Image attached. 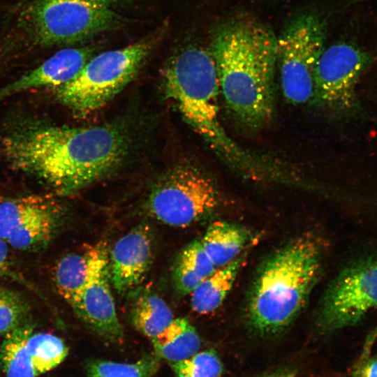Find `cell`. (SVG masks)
I'll return each mask as SVG.
<instances>
[{"mask_svg": "<svg viewBox=\"0 0 377 377\" xmlns=\"http://www.w3.org/2000/svg\"><path fill=\"white\" fill-rule=\"evenodd\" d=\"M323 251L316 237L302 235L263 262L246 306L247 321L257 334H280L304 309L321 275Z\"/></svg>", "mask_w": 377, "mask_h": 377, "instance_id": "obj_3", "label": "cell"}, {"mask_svg": "<svg viewBox=\"0 0 377 377\" xmlns=\"http://www.w3.org/2000/svg\"><path fill=\"white\" fill-rule=\"evenodd\" d=\"M151 341L154 353L169 363L191 357L199 351L201 346L195 328L184 318H175Z\"/></svg>", "mask_w": 377, "mask_h": 377, "instance_id": "obj_18", "label": "cell"}, {"mask_svg": "<svg viewBox=\"0 0 377 377\" xmlns=\"http://www.w3.org/2000/svg\"><path fill=\"white\" fill-rule=\"evenodd\" d=\"M100 243L63 256L57 263L54 281L59 295L71 305L85 286L91 274Z\"/></svg>", "mask_w": 377, "mask_h": 377, "instance_id": "obj_16", "label": "cell"}, {"mask_svg": "<svg viewBox=\"0 0 377 377\" xmlns=\"http://www.w3.org/2000/svg\"><path fill=\"white\" fill-rule=\"evenodd\" d=\"M154 254L151 227L139 224L114 244L108 254L110 282L119 293L138 286L150 269Z\"/></svg>", "mask_w": 377, "mask_h": 377, "instance_id": "obj_14", "label": "cell"}, {"mask_svg": "<svg viewBox=\"0 0 377 377\" xmlns=\"http://www.w3.org/2000/svg\"><path fill=\"white\" fill-rule=\"evenodd\" d=\"M170 364L177 377H220L223 373L221 361L213 350L198 351Z\"/></svg>", "mask_w": 377, "mask_h": 377, "instance_id": "obj_23", "label": "cell"}, {"mask_svg": "<svg viewBox=\"0 0 377 377\" xmlns=\"http://www.w3.org/2000/svg\"><path fill=\"white\" fill-rule=\"evenodd\" d=\"M91 47H71L54 54L40 66L0 89V101L38 88L57 89L73 80L94 56Z\"/></svg>", "mask_w": 377, "mask_h": 377, "instance_id": "obj_15", "label": "cell"}, {"mask_svg": "<svg viewBox=\"0 0 377 377\" xmlns=\"http://www.w3.org/2000/svg\"><path fill=\"white\" fill-rule=\"evenodd\" d=\"M156 38L94 55L77 75L56 89L57 99L81 117L104 107L138 74Z\"/></svg>", "mask_w": 377, "mask_h": 377, "instance_id": "obj_5", "label": "cell"}, {"mask_svg": "<svg viewBox=\"0 0 377 377\" xmlns=\"http://www.w3.org/2000/svg\"><path fill=\"white\" fill-rule=\"evenodd\" d=\"M28 309L15 293L0 287V336L24 323Z\"/></svg>", "mask_w": 377, "mask_h": 377, "instance_id": "obj_24", "label": "cell"}, {"mask_svg": "<svg viewBox=\"0 0 377 377\" xmlns=\"http://www.w3.org/2000/svg\"><path fill=\"white\" fill-rule=\"evenodd\" d=\"M161 357L155 353L133 363L95 360L89 364V377H152L156 372Z\"/></svg>", "mask_w": 377, "mask_h": 377, "instance_id": "obj_22", "label": "cell"}, {"mask_svg": "<svg viewBox=\"0 0 377 377\" xmlns=\"http://www.w3.org/2000/svg\"><path fill=\"white\" fill-rule=\"evenodd\" d=\"M356 377H377V357L369 359L363 364Z\"/></svg>", "mask_w": 377, "mask_h": 377, "instance_id": "obj_26", "label": "cell"}, {"mask_svg": "<svg viewBox=\"0 0 377 377\" xmlns=\"http://www.w3.org/2000/svg\"><path fill=\"white\" fill-rule=\"evenodd\" d=\"M108 263L107 246L100 242L89 278L71 306L94 333L105 341L119 342L123 339L124 330L111 291Z\"/></svg>", "mask_w": 377, "mask_h": 377, "instance_id": "obj_13", "label": "cell"}, {"mask_svg": "<svg viewBox=\"0 0 377 377\" xmlns=\"http://www.w3.org/2000/svg\"><path fill=\"white\" fill-rule=\"evenodd\" d=\"M5 198H6V197L0 195V202L2 201L3 200H4Z\"/></svg>", "mask_w": 377, "mask_h": 377, "instance_id": "obj_28", "label": "cell"}, {"mask_svg": "<svg viewBox=\"0 0 377 377\" xmlns=\"http://www.w3.org/2000/svg\"><path fill=\"white\" fill-rule=\"evenodd\" d=\"M377 308V254L361 257L343 268L323 299L318 325L330 332L358 324Z\"/></svg>", "mask_w": 377, "mask_h": 377, "instance_id": "obj_9", "label": "cell"}, {"mask_svg": "<svg viewBox=\"0 0 377 377\" xmlns=\"http://www.w3.org/2000/svg\"><path fill=\"white\" fill-rule=\"evenodd\" d=\"M7 245L5 242L0 239V276L11 279L31 288V285L13 268Z\"/></svg>", "mask_w": 377, "mask_h": 377, "instance_id": "obj_25", "label": "cell"}, {"mask_svg": "<svg viewBox=\"0 0 377 377\" xmlns=\"http://www.w3.org/2000/svg\"><path fill=\"white\" fill-rule=\"evenodd\" d=\"M21 18L31 40L43 47L75 43L119 22L110 8L91 0H36Z\"/></svg>", "mask_w": 377, "mask_h": 377, "instance_id": "obj_6", "label": "cell"}, {"mask_svg": "<svg viewBox=\"0 0 377 377\" xmlns=\"http://www.w3.org/2000/svg\"><path fill=\"white\" fill-rule=\"evenodd\" d=\"M68 353L59 337L34 332L22 323L4 335L0 367L6 377H38L60 364Z\"/></svg>", "mask_w": 377, "mask_h": 377, "instance_id": "obj_12", "label": "cell"}, {"mask_svg": "<svg viewBox=\"0 0 377 377\" xmlns=\"http://www.w3.org/2000/svg\"><path fill=\"white\" fill-rule=\"evenodd\" d=\"M326 27L316 14L293 20L277 38L276 66L282 93L293 105L313 100L314 68L325 47Z\"/></svg>", "mask_w": 377, "mask_h": 377, "instance_id": "obj_8", "label": "cell"}, {"mask_svg": "<svg viewBox=\"0 0 377 377\" xmlns=\"http://www.w3.org/2000/svg\"><path fill=\"white\" fill-rule=\"evenodd\" d=\"M174 319L169 306L154 293L141 295L131 311L132 324L137 330L149 339L158 334Z\"/></svg>", "mask_w": 377, "mask_h": 377, "instance_id": "obj_21", "label": "cell"}, {"mask_svg": "<svg viewBox=\"0 0 377 377\" xmlns=\"http://www.w3.org/2000/svg\"><path fill=\"white\" fill-rule=\"evenodd\" d=\"M374 59V54L353 42L325 47L314 68L313 101L341 113L358 112L357 82Z\"/></svg>", "mask_w": 377, "mask_h": 377, "instance_id": "obj_10", "label": "cell"}, {"mask_svg": "<svg viewBox=\"0 0 377 377\" xmlns=\"http://www.w3.org/2000/svg\"><path fill=\"white\" fill-rule=\"evenodd\" d=\"M214 181L195 166L182 163L163 174L146 200L149 216L166 225L184 228L212 212L220 202Z\"/></svg>", "mask_w": 377, "mask_h": 377, "instance_id": "obj_7", "label": "cell"}, {"mask_svg": "<svg viewBox=\"0 0 377 377\" xmlns=\"http://www.w3.org/2000/svg\"><path fill=\"white\" fill-rule=\"evenodd\" d=\"M215 269L200 240L193 241L175 261L172 272L174 286L182 295L191 294Z\"/></svg>", "mask_w": 377, "mask_h": 377, "instance_id": "obj_20", "label": "cell"}, {"mask_svg": "<svg viewBox=\"0 0 377 377\" xmlns=\"http://www.w3.org/2000/svg\"><path fill=\"white\" fill-rule=\"evenodd\" d=\"M161 78L165 95L195 132L230 165L251 172L258 160L239 147L221 124V92L210 51L195 45L183 48L165 63Z\"/></svg>", "mask_w": 377, "mask_h": 377, "instance_id": "obj_4", "label": "cell"}, {"mask_svg": "<svg viewBox=\"0 0 377 377\" xmlns=\"http://www.w3.org/2000/svg\"><path fill=\"white\" fill-rule=\"evenodd\" d=\"M239 256L230 263L216 268L191 293L192 309L207 314L217 309L231 290L242 263Z\"/></svg>", "mask_w": 377, "mask_h": 377, "instance_id": "obj_19", "label": "cell"}, {"mask_svg": "<svg viewBox=\"0 0 377 377\" xmlns=\"http://www.w3.org/2000/svg\"><path fill=\"white\" fill-rule=\"evenodd\" d=\"M129 148V135L117 124L31 126L13 131L1 141L3 155L13 168L61 195L76 193L113 172Z\"/></svg>", "mask_w": 377, "mask_h": 377, "instance_id": "obj_1", "label": "cell"}, {"mask_svg": "<svg viewBox=\"0 0 377 377\" xmlns=\"http://www.w3.org/2000/svg\"><path fill=\"white\" fill-rule=\"evenodd\" d=\"M98 4L110 8V6L119 2L121 0H91Z\"/></svg>", "mask_w": 377, "mask_h": 377, "instance_id": "obj_27", "label": "cell"}, {"mask_svg": "<svg viewBox=\"0 0 377 377\" xmlns=\"http://www.w3.org/2000/svg\"><path fill=\"white\" fill-rule=\"evenodd\" d=\"M62 215L61 206L50 197L6 198L0 202V239L18 250L39 249L52 240Z\"/></svg>", "mask_w": 377, "mask_h": 377, "instance_id": "obj_11", "label": "cell"}, {"mask_svg": "<svg viewBox=\"0 0 377 377\" xmlns=\"http://www.w3.org/2000/svg\"><path fill=\"white\" fill-rule=\"evenodd\" d=\"M277 38L263 24L238 20L219 27L212 36L220 92L235 118L258 128L274 110Z\"/></svg>", "mask_w": 377, "mask_h": 377, "instance_id": "obj_2", "label": "cell"}, {"mask_svg": "<svg viewBox=\"0 0 377 377\" xmlns=\"http://www.w3.org/2000/svg\"><path fill=\"white\" fill-rule=\"evenodd\" d=\"M249 239V235L244 229L216 221L209 226L200 242L214 267L219 268L237 258Z\"/></svg>", "mask_w": 377, "mask_h": 377, "instance_id": "obj_17", "label": "cell"}]
</instances>
